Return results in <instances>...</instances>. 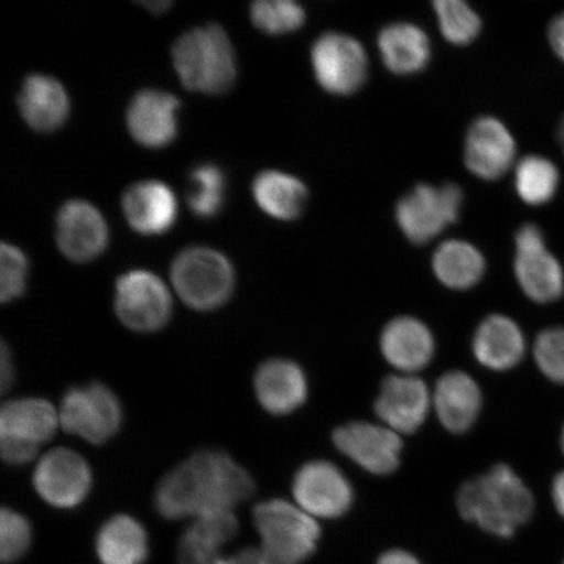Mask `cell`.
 <instances>
[{
  "mask_svg": "<svg viewBox=\"0 0 564 564\" xmlns=\"http://www.w3.org/2000/svg\"><path fill=\"white\" fill-rule=\"evenodd\" d=\"M462 517L498 538L509 539L532 518L534 499L509 465L498 464L457 492Z\"/></svg>",
  "mask_w": 564,
  "mask_h": 564,
  "instance_id": "1",
  "label": "cell"
},
{
  "mask_svg": "<svg viewBox=\"0 0 564 564\" xmlns=\"http://www.w3.org/2000/svg\"><path fill=\"white\" fill-rule=\"evenodd\" d=\"M173 65L188 89L206 95L228 91L236 82L235 48L220 25L193 28L174 42Z\"/></svg>",
  "mask_w": 564,
  "mask_h": 564,
  "instance_id": "2",
  "label": "cell"
},
{
  "mask_svg": "<svg viewBox=\"0 0 564 564\" xmlns=\"http://www.w3.org/2000/svg\"><path fill=\"white\" fill-rule=\"evenodd\" d=\"M253 523L262 540L264 564H302L321 539L317 520L284 499H270L253 509Z\"/></svg>",
  "mask_w": 564,
  "mask_h": 564,
  "instance_id": "3",
  "label": "cell"
},
{
  "mask_svg": "<svg viewBox=\"0 0 564 564\" xmlns=\"http://www.w3.org/2000/svg\"><path fill=\"white\" fill-rule=\"evenodd\" d=\"M174 291L186 306L199 313L227 305L236 289V272L229 259L209 247H188L173 260Z\"/></svg>",
  "mask_w": 564,
  "mask_h": 564,
  "instance_id": "4",
  "label": "cell"
},
{
  "mask_svg": "<svg viewBox=\"0 0 564 564\" xmlns=\"http://www.w3.org/2000/svg\"><path fill=\"white\" fill-rule=\"evenodd\" d=\"M61 427L94 446H102L122 429L121 400L101 382L74 386L63 394L58 408Z\"/></svg>",
  "mask_w": 564,
  "mask_h": 564,
  "instance_id": "5",
  "label": "cell"
},
{
  "mask_svg": "<svg viewBox=\"0 0 564 564\" xmlns=\"http://www.w3.org/2000/svg\"><path fill=\"white\" fill-rule=\"evenodd\" d=\"M115 312L131 333L158 334L172 321V293L156 273L132 270L116 282Z\"/></svg>",
  "mask_w": 564,
  "mask_h": 564,
  "instance_id": "6",
  "label": "cell"
},
{
  "mask_svg": "<svg viewBox=\"0 0 564 564\" xmlns=\"http://www.w3.org/2000/svg\"><path fill=\"white\" fill-rule=\"evenodd\" d=\"M187 462L200 499V514L215 510L232 511L256 492V481L250 471L225 451L200 449Z\"/></svg>",
  "mask_w": 564,
  "mask_h": 564,
  "instance_id": "7",
  "label": "cell"
},
{
  "mask_svg": "<svg viewBox=\"0 0 564 564\" xmlns=\"http://www.w3.org/2000/svg\"><path fill=\"white\" fill-rule=\"evenodd\" d=\"M463 202V189L454 183L441 187L422 183L399 200L397 223L409 241L425 245L458 220Z\"/></svg>",
  "mask_w": 564,
  "mask_h": 564,
  "instance_id": "8",
  "label": "cell"
},
{
  "mask_svg": "<svg viewBox=\"0 0 564 564\" xmlns=\"http://www.w3.org/2000/svg\"><path fill=\"white\" fill-rule=\"evenodd\" d=\"M32 484L34 491L48 506L73 510L86 502L94 489V471L82 454L58 447L40 457Z\"/></svg>",
  "mask_w": 564,
  "mask_h": 564,
  "instance_id": "9",
  "label": "cell"
},
{
  "mask_svg": "<svg viewBox=\"0 0 564 564\" xmlns=\"http://www.w3.org/2000/svg\"><path fill=\"white\" fill-rule=\"evenodd\" d=\"M312 65L319 86L336 96H350L368 77L369 59L361 42L349 34L328 32L315 41Z\"/></svg>",
  "mask_w": 564,
  "mask_h": 564,
  "instance_id": "10",
  "label": "cell"
},
{
  "mask_svg": "<svg viewBox=\"0 0 564 564\" xmlns=\"http://www.w3.org/2000/svg\"><path fill=\"white\" fill-rule=\"evenodd\" d=\"M514 246V278L527 297L538 303L560 300L564 272L558 259L547 250L544 232L538 225L525 224L517 232Z\"/></svg>",
  "mask_w": 564,
  "mask_h": 564,
  "instance_id": "11",
  "label": "cell"
},
{
  "mask_svg": "<svg viewBox=\"0 0 564 564\" xmlns=\"http://www.w3.org/2000/svg\"><path fill=\"white\" fill-rule=\"evenodd\" d=\"M295 505L314 519H337L350 510L355 492L335 464L315 460L302 465L292 485Z\"/></svg>",
  "mask_w": 564,
  "mask_h": 564,
  "instance_id": "12",
  "label": "cell"
},
{
  "mask_svg": "<svg viewBox=\"0 0 564 564\" xmlns=\"http://www.w3.org/2000/svg\"><path fill=\"white\" fill-rule=\"evenodd\" d=\"M334 443L343 455L377 476L391 475L397 470L403 451L400 434L384 425L364 421L337 427Z\"/></svg>",
  "mask_w": 564,
  "mask_h": 564,
  "instance_id": "13",
  "label": "cell"
},
{
  "mask_svg": "<svg viewBox=\"0 0 564 564\" xmlns=\"http://www.w3.org/2000/svg\"><path fill=\"white\" fill-rule=\"evenodd\" d=\"M432 408V391L421 378L408 373L386 378L376 401L382 425L400 435L417 432Z\"/></svg>",
  "mask_w": 564,
  "mask_h": 564,
  "instance_id": "14",
  "label": "cell"
},
{
  "mask_svg": "<svg viewBox=\"0 0 564 564\" xmlns=\"http://www.w3.org/2000/svg\"><path fill=\"white\" fill-rule=\"evenodd\" d=\"M55 237L63 256L76 263H87L101 256L109 230L100 210L86 200L75 199L59 209Z\"/></svg>",
  "mask_w": 564,
  "mask_h": 564,
  "instance_id": "15",
  "label": "cell"
},
{
  "mask_svg": "<svg viewBox=\"0 0 564 564\" xmlns=\"http://www.w3.org/2000/svg\"><path fill=\"white\" fill-rule=\"evenodd\" d=\"M517 158V143L499 119L481 117L469 127L464 144L468 171L484 181H497L509 173Z\"/></svg>",
  "mask_w": 564,
  "mask_h": 564,
  "instance_id": "16",
  "label": "cell"
},
{
  "mask_svg": "<svg viewBox=\"0 0 564 564\" xmlns=\"http://www.w3.org/2000/svg\"><path fill=\"white\" fill-rule=\"evenodd\" d=\"M253 392L265 412L278 417L292 414L306 403V373L292 359H267L253 373Z\"/></svg>",
  "mask_w": 564,
  "mask_h": 564,
  "instance_id": "17",
  "label": "cell"
},
{
  "mask_svg": "<svg viewBox=\"0 0 564 564\" xmlns=\"http://www.w3.org/2000/svg\"><path fill=\"white\" fill-rule=\"evenodd\" d=\"M380 350L392 368L415 376L432 362L435 340L432 330L417 317L399 316L380 335Z\"/></svg>",
  "mask_w": 564,
  "mask_h": 564,
  "instance_id": "18",
  "label": "cell"
},
{
  "mask_svg": "<svg viewBox=\"0 0 564 564\" xmlns=\"http://www.w3.org/2000/svg\"><path fill=\"white\" fill-rule=\"evenodd\" d=\"M180 100L159 89H143L133 96L127 109V127L140 144L161 148L176 135V110Z\"/></svg>",
  "mask_w": 564,
  "mask_h": 564,
  "instance_id": "19",
  "label": "cell"
},
{
  "mask_svg": "<svg viewBox=\"0 0 564 564\" xmlns=\"http://www.w3.org/2000/svg\"><path fill=\"white\" fill-rule=\"evenodd\" d=\"M433 409L442 425L454 434L469 432L482 409V393L469 373L454 370L436 382Z\"/></svg>",
  "mask_w": 564,
  "mask_h": 564,
  "instance_id": "20",
  "label": "cell"
},
{
  "mask_svg": "<svg viewBox=\"0 0 564 564\" xmlns=\"http://www.w3.org/2000/svg\"><path fill=\"white\" fill-rule=\"evenodd\" d=\"M61 427L58 408L42 398L7 401L0 411V440L31 444L41 448Z\"/></svg>",
  "mask_w": 564,
  "mask_h": 564,
  "instance_id": "21",
  "label": "cell"
},
{
  "mask_svg": "<svg viewBox=\"0 0 564 564\" xmlns=\"http://www.w3.org/2000/svg\"><path fill=\"white\" fill-rule=\"evenodd\" d=\"M122 208L131 228L145 236L171 229L178 210L172 188L154 180L141 181L127 188Z\"/></svg>",
  "mask_w": 564,
  "mask_h": 564,
  "instance_id": "22",
  "label": "cell"
},
{
  "mask_svg": "<svg viewBox=\"0 0 564 564\" xmlns=\"http://www.w3.org/2000/svg\"><path fill=\"white\" fill-rule=\"evenodd\" d=\"M477 361L494 371H506L518 366L524 357L523 330L511 317L494 314L481 323L474 337Z\"/></svg>",
  "mask_w": 564,
  "mask_h": 564,
  "instance_id": "23",
  "label": "cell"
},
{
  "mask_svg": "<svg viewBox=\"0 0 564 564\" xmlns=\"http://www.w3.org/2000/svg\"><path fill=\"white\" fill-rule=\"evenodd\" d=\"M21 116L32 129L48 132L65 123L69 100L65 87L55 77L32 74L25 77L18 96Z\"/></svg>",
  "mask_w": 564,
  "mask_h": 564,
  "instance_id": "24",
  "label": "cell"
},
{
  "mask_svg": "<svg viewBox=\"0 0 564 564\" xmlns=\"http://www.w3.org/2000/svg\"><path fill=\"white\" fill-rule=\"evenodd\" d=\"M384 66L397 75H413L429 65L432 44L425 31L413 23H393L378 35Z\"/></svg>",
  "mask_w": 564,
  "mask_h": 564,
  "instance_id": "25",
  "label": "cell"
},
{
  "mask_svg": "<svg viewBox=\"0 0 564 564\" xmlns=\"http://www.w3.org/2000/svg\"><path fill=\"white\" fill-rule=\"evenodd\" d=\"M96 552L102 564H144L150 554L144 525L131 514H115L98 531Z\"/></svg>",
  "mask_w": 564,
  "mask_h": 564,
  "instance_id": "26",
  "label": "cell"
},
{
  "mask_svg": "<svg viewBox=\"0 0 564 564\" xmlns=\"http://www.w3.org/2000/svg\"><path fill=\"white\" fill-rule=\"evenodd\" d=\"M252 195L260 209L282 221L299 218L308 197L305 183L297 176L279 171L258 174L252 183Z\"/></svg>",
  "mask_w": 564,
  "mask_h": 564,
  "instance_id": "27",
  "label": "cell"
},
{
  "mask_svg": "<svg viewBox=\"0 0 564 564\" xmlns=\"http://www.w3.org/2000/svg\"><path fill=\"white\" fill-rule=\"evenodd\" d=\"M433 271L444 286L467 291L484 278L486 260L476 246L463 239L443 242L433 256Z\"/></svg>",
  "mask_w": 564,
  "mask_h": 564,
  "instance_id": "28",
  "label": "cell"
},
{
  "mask_svg": "<svg viewBox=\"0 0 564 564\" xmlns=\"http://www.w3.org/2000/svg\"><path fill=\"white\" fill-rule=\"evenodd\" d=\"M154 507L166 520L197 518L202 512L192 467L182 462L160 479L153 499Z\"/></svg>",
  "mask_w": 564,
  "mask_h": 564,
  "instance_id": "29",
  "label": "cell"
},
{
  "mask_svg": "<svg viewBox=\"0 0 564 564\" xmlns=\"http://www.w3.org/2000/svg\"><path fill=\"white\" fill-rule=\"evenodd\" d=\"M558 186V169L546 158L532 154L514 167V188L529 206H544L553 199Z\"/></svg>",
  "mask_w": 564,
  "mask_h": 564,
  "instance_id": "30",
  "label": "cell"
},
{
  "mask_svg": "<svg viewBox=\"0 0 564 564\" xmlns=\"http://www.w3.org/2000/svg\"><path fill=\"white\" fill-rule=\"evenodd\" d=\"M225 181L221 167L214 164L196 166L189 174L187 203L196 216L214 217L223 208L225 200Z\"/></svg>",
  "mask_w": 564,
  "mask_h": 564,
  "instance_id": "31",
  "label": "cell"
},
{
  "mask_svg": "<svg viewBox=\"0 0 564 564\" xmlns=\"http://www.w3.org/2000/svg\"><path fill=\"white\" fill-rule=\"evenodd\" d=\"M433 6L440 30L449 44L469 45L481 33V18L464 0H436Z\"/></svg>",
  "mask_w": 564,
  "mask_h": 564,
  "instance_id": "32",
  "label": "cell"
},
{
  "mask_svg": "<svg viewBox=\"0 0 564 564\" xmlns=\"http://www.w3.org/2000/svg\"><path fill=\"white\" fill-rule=\"evenodd\" d=\"M251 20L260 31L284 34L305 24L306 12L293 0H258L251 4Z\"/></svg>",
  "mask_w": 564,
  "mask_h": 564,
  "instance_id": "33",
  "label": "cell"
},
{
  "mask_svg": "<svg viewBox=\"0 0 564 564\" xmlns=\"http://www.w3.org/2000/svg\"><path fill=\"white\" fill-rule=\"evenodd\" d=\"M0 517V556L4 563L17 562L32 545V525L23 513L12 509H3Z\"/></svg>",
  "mask_w": 564,
  "mask_h": 564,
  "instance_id": "34",
  "label": "cell"
},
{
  "mask_svg": "<svg viewBox=\"0 0 564 564\" xmlns=\"http://www.w3.org/2000/svg\"><path fill=\"white\" fill-rule=\"evenodd\" d=\"M28 259L19 247L2 243L0 247V301L10 303L25 293Z\"/></svg>",
  "mask_w": 564,
  "mask_h": 564,
  "instance_id": "35",
  "label": "cell"
},
{
  "mask_svg": "<svg viewBox=\"0 0 564 564\" xmlns=\"http://www.w3.org/2000/svg\"><path fill=\"white\" fill-rule=\"evenodd\" d=\"M534 358L546 378L564 384V328H549L534 344Z\"/></svg>",
  "mask_w": 564,
  "mask_h": 564,
  "instance_id": "36",
  "label": "cell"
},
{
  "mask_svg": "<svg viewBox=\"0 0 564 564\" xmlns=\"http://www.w3.org/2000/svg\"><path fill=\"white\" fill-rule=\"evenodd\" d=\"M221 547L192 525L180 540L178 564H224Z\"/></svg>",
  "mask_w": 564,
  "mask_h": 564,
  "instance_id": "37",
  "label": "cell"
},
{
  "mask_svg": "<svg viewBox=\"0 0 564 564\" xmlns=\"http://www.w3.org/2000/svg\"><path fill=\"white\" fill-rule=\"evenodd\" d=\"M39 451V447L31 446V444L0 440V455H2L3 462L12 467L32 463L37 457Z\"/></svg>",
  "mask_w": 564,
  "mask_h": 564,
  "instance_id": "38",
  "label": "cell"
},
{
  "mask_svg": "<svg viewBox=\"0 0 564 564\" xmlns=\"http://www.w3.org/2000/svg\"><path fill=\"white\" fill-rule=\"evenodd\" d=\"M547 37L554 53L564 62V12L550 23Z\"/></svg>",
  "mask_w": 564,
  "mask_h": 564,
  "instance_id": "39",
  "label": "cell"
},
{
  "mask_svg": "<svg viewBox=\"0 0 564 564\" xmlns=\"http://www.w3.org/2000/svg\"><path fill=\"white\" fill-rule=\"evenodd\" d=\"M0 387H2V391L6 392L13 383V379H15V368H13L12 355L7 344H2V357H0Z\"/></svg>",
  "mask_w": 564,
  "mask_h": 564,
  "instance_id": "40",
  "label": "cell"
},
{
  "mask_svg": "<svg viewBox=\"0 0 564 564\" xmlns=\"http://www.w3.org/2000/svg\"><path fill=\"white\" fill-rule=\"evenodd\" d=\"M224 564H264L260 550L246 547L224 560Z\"/></svg>",
  "mask_w": 564,
  "mask_h": 564,
  "instance_id": "41",
  "label": "cell"
},
{
  "mask_svg": "<svg viewBox=\"0 0 564 564\" xmlns=\"http://www.w3.org/2000/svg\"><path fill=\"white\" fill-rule=\"evenodd\" d=\"M377 564H421V562L405 550L393 549L380 556Z\"/></svg>",
  "mask_w": 564,
  "mask_h": 564,
  "instance_id": "42",
  "label": "cell"
},
{
  "mask_svg": "<svg viewBox=\"0 0 564 564\" xmlns=\"http://www.w3.org/2000/svg\"><path fill=\"white\" fill-rule=\"evenodd\" d=\"M552 492L556 510L564 518V471L554 478Z\"/></svg>",
  "mask_w": 564,
  "mask_h": 564,
  "instance_id": "43",
  "label": "cell"
},
{
  "mask_svg": "<svg viewBox=\"0 0 564 564\" xmlns=\"http://www.w3.org/2000/svg\"><path fill=\"white\" fill-rule=\"evenodd\" d=\"M143 6L145 7V9L154 13H160L169 9L171 2H165V0H159V2H143Z\"/></svg>",
  "mask_w": 564,
  "mask_h": 564,
  "instance_id": "44",
  "label": "cell"
},
{
  "mask_svg": "<svg viewBox=\"0 0 564 564\" xmlns=\"http://www.w3.org/2000/svg\"><path fill=\"white\" fill-rule=\"evenodd\" d=\"M556 139H558L564 153V117L562 118V121L558 124V129H556Z\"/></svg>",
  "mask_w": 564,
  "mask_h": 564,
  "instance_id": "45",
  "label": "cell"
},
{
  "mask_svg": "<svg viewBox=\"0 0 564 564\" xmlns=\"http://www.w3.org/2000/svg\"><path fill=\"white\" fill-rule=\"evenodd\" d=\"M562 449H563V453H564V429H563V435H562Z\"/></svg>",
  "mask_w": 564,
  "mask_h": 564,
  "instance_id": "46",
  "label": "cell"
}]
</instances>
